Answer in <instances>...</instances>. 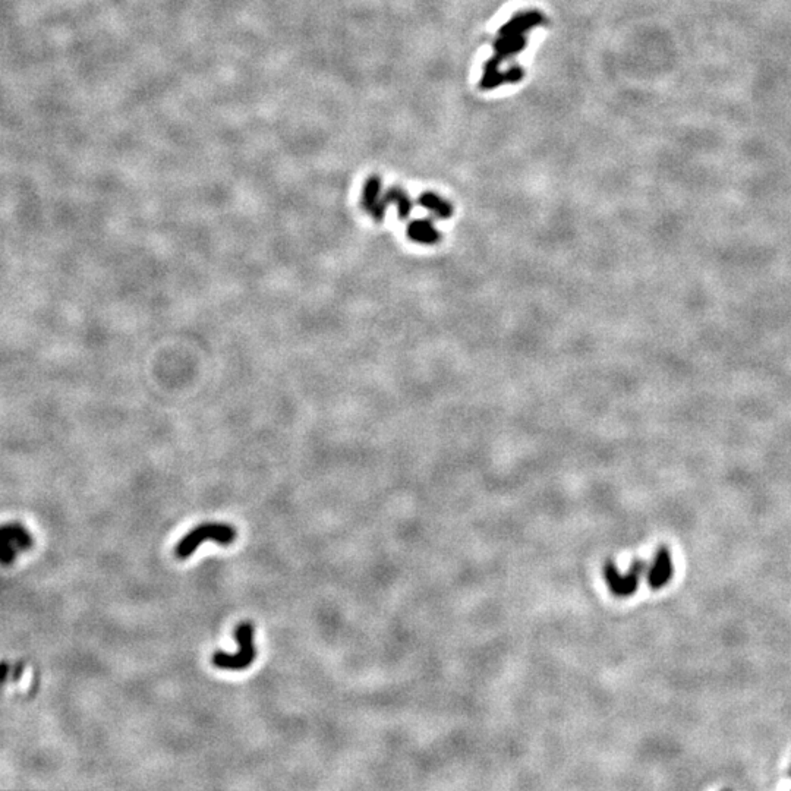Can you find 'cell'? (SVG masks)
I'll return each mask as SVG.
<instances>
[{
  "instance_id": "obj_1",
  "label": "cell",
  "mask_w": 791,
  "mask_h": 791,
  "mask_svg": "<svg viewBox=\"0 0 791 791\" xmlns=\"http://www.w3.org/2000/svg\"><path fill=\"white\" fill-rule=\"evenodd\" d=\"M544 22L542 13L537 11L519 12L513 15L500 28L498 37L494 41V56L486 62L479 85L482 90H494L503 84L519 82L523 78V69L519 66L507 71H501L500 64L519 55L527 44L526 34Z\"/></svg>"
},
{
  "instance_id": "obj_2",
  "label": "cell",
  "mask_w": 791,
  "mask_h": 791,
  "mask_svg": "<svg viewBox=\"0 0 791 791\" xmlns=\"http://www.w3.org/2000/svg\"><path fill=\"white\" fill-rule=\"evenodd\" d=\"M214 541L220 545H229L236 539V529L223 523H204L188 532L174 548V556L185 560L193 554L204 541Z\"/></svg>"
},
{
  "instance_id": "obj_3",
  "label": "cell",
  "mask_w": 791,
  "mask_h": 791,
  "mask_svg": "<svg viewBox=\"0 0 791 791\" xmlns=\"http://www.w3.org/2000/svg\"><path fill=\"white\" fill-rule=\"evenodd\" d=\"M235 639L239 644V652L236 653H226L223 651H217L213 653L211 661L214 667L220 670H245L248 668L255 659V648L252 644L254 639V627L251 623L244 622L235 629Z\"/></svg>"
},
{
  "instance_id": "obj_4",
  "label": "cell",
  "mask_w": 791,
  "mask_h": 791,
  "mask_svg": "<svg viewBox=\"0 0 791 791\" xmlns=\"http://www.w3.org/2000/svg\"><path fill=\"white\" fill-rule=\"evenodd\" d=\"M646 568H648V563L642 560H636L632 563L629 573L622 575L617 566H615L612 561H607L604 566L605 583L614 597H619V598L632 597L634 595L637 586H639V580L646 571Z\"/></svg>"
},
{
  "instance_id": "obj_5",
  "label": "cell",
  "mask_w": 791,
  "mask_h": 791,
  "mask_svg": "<svg viewBox=\"0 0 791 791\" xmlns=\"http://www.w3.org/2000/svg\"><path fill=\"white\" fill-rule=\"evenodd\" d=\"M362 208L374 218L376 222H383L386 214V204L381 196V179L378 176H371L366 179L362 189Z\"/></svg>"
},
{
  "instance_id": "obj_6",
  "label": "cell",
  "mask_w": 791,
  "mask_h": 791,
  "mask_svg": "<svg viewBox=\"0 0 791 791\" xmlns=\"http://www.w3.org/2000/svg\"><path fill=\"white\" fill-rule=\"evenodd\" d=\"M673 559L667 546H661L655 554V560L648 573V585L651 589H663L673 578Z\"/></svg>"
},
{
  "instance_id": "obj_7",
  "label": "cell",
  "mask_w": 791,
  "mask_h": 791,
  "mask_svg": "<svg viewBox=\"0 0 791 791\" xmlns=\"http://www.w3.org/2000/svg\"><path fill=\"white\" fill-rule=\"evenodd\" d=\"M408 236L421 245H435L439 242V232L427 218H416L408 226Z\"/></svg>"
},
{
  "instance_id": "obj_8",
  "label": "cell",
  "mask_w": 791,
  "mask_h": 791,
  "mask_svg": "<svg viewBox=\"0 0 791 791\" xmlns=\"http://www.w3.org/2000/svg\"><path fill=\"white\" fill-rule=\"evenodd\" d=\"M417 203H420L422 208H425L427 211H430L432 215L438 218H450L453 214L451 204L434 192H424L420 196Z\"/></svg>"
},
{
  "instance_id": "obj_9",
  "label": "cell",
  "mask_w": 791,
  "mask_h": 791,
  "mask_svg": "<svg viewBox=\"0 0 791 791\" xmlns=\"http://www.w3.org/2000/svg\"><path fill=\"white\" fill-rule=\"evenodd\" d=\"M383 201L386 207H388V204H394L400 218H408L413 210L410 196L402 188H390L383 196Z\"/></svg>"
},
{
  "instance_id": "obj_10",
  "label": "cell",
  "mask_w": 791,
  "mask_h": 791,
  "mask_svg": "<svg viewBox=\"0 0 791 791\" xmlns=\"http://www.w3.org/2000/svg\"><path fill=\"white\" fill-rule=\"evenodd\" d=\"M2 535L9 538L13 544H16V546H19L22 549H28L33 545V541H31V537L28 535V532L21 524H16V523L5 526L2 529Z\"/></svg>"
},
{
  "instance_id": "obj_11",
  "label": "cell",
  "mask_w": 791,
  "mask_h": 791,
  "mask_svg": "<svg viewBox=\"0 0 791 791\" xmlns=\"http://www.w3.org/2000/svg\"><path fill=\"white\" fill-rule=\"evenodd\" d=\"M2 563L4 564H11L15 559V548L12 545V541L6 537L2 535Z\"/></svg>"
},
{
  "instance_id": "obj_12",
  "label": "cell",
  "mask_w": 791,
  "mask_h": 791,
  "mask_svg": "<svg viewBox=\"0 0 791 791\" xmlns=\"http://www.w3.org/2000/svg\"><path fill=\"white\" fill-rule=\"evenodd\" d=\"M788 775H791V768H790V771H788Z\"/></svg>"
}]
</instances>
